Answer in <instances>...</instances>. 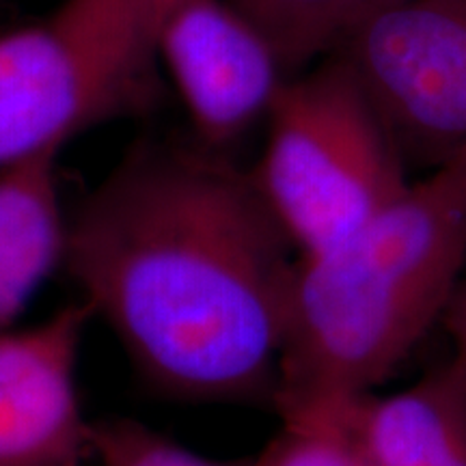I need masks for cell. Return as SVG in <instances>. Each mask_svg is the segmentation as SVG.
Listing matches in <instances>:
<instances>
[{
	"mask_svg": "<svg viewBox=\"0 0 466 466\" xmlns=\"http://www.w3.org/2000/svg\"><path fill=\"white\" fill-rule=\"evenodd\" d=\"M294 247L250 171L134 145L67 220L63 264L156 391L275 404Z\"/></svg>",
	"mask_w": 466,
	"mask_h": 466,
	"instance_id": "obj_1",
	"label": "cell"
},
{
	"mask_svg": "<svg viewBox=\"0 0 466 466\" xmlns=\"http://www.w3.org/2000/svg\"><path fill=\"white\" fill-rule=\"evenodd\" d=\"M464 275L466 154L296 259L272 404L281 421L335 417L376 393L442 322Z\"/></svg>",
	"mask_w": 466,
	"mask_h": 466,
	"instance_id": "obj_2",
	"label": "cell"
},
{
	"mask_svg": "<svg viewBox=\"0 0 466 466\" xmlns=\"http://www.w3.org/2000/svg\"><path fill=\"white\" fill-rule=\"evenodd\" d=\"M162 78L149 0H58L0 33V168L147 113Z\"/></svg>",
	"mask_w": 466,
	"mask_h": 466,
	"instance_id": "obj_3",
	"label": "cell"
},
{
	"mask_svg": "<svg viewBox=\"0 0 466 466\" xmlns=\"http://www.w3.org/2000/svg\"><path fill=\"white\" fill-rule=\"evenodd\" d=\"M250 177L299 258L348 238L410 184L391 132L341 55L285 80Z\"/></svg>",
	"mask_w": 466,
	"mask_h": 466,
	"instance_id": "obj_4",
	"label": "cell"
},
{
	"mask_svg": "<svg viewBox=\"0 0 466 466\" xmlns=\"http://www.w3.org/2000/svg\"><path fill=\"white\" fill-rule=\"evenodd\" d=\"M341 55L421 171L466 154V0H400L370 20Z\"/></svg>",
	"mask_w": 466,
	"mask_h": 466,
	"instance_id": "obj_5",
	"label": "cell"
},
{
	"mask_svg": "<svg viewBox=\"0 0 466 466\" xmlns=\"http://www.w3.org/2000/svg\"><path fill=\"white\" fill-rule=\"evenodd\" d=\"M149 20L162 74L199 147L225 154L266 124L289 76L229 0H149Z\"/></svg>",
	"mask_w": 466,
	"mask_h": 466,
	"instance_id": "obj_6",
	"label": "cell"
},
{
	"mask_svg": "<svg viewBox=\"0 0 466 466\" xmlns=\"http://www.w3.org/2000/svg\"><path fill=\"white\" fill-rule=\"evenodd\" d=\"M93 316L63 307L28 329L0 333V466H80L93 428L78 395V354Z\"/></svg>",
	"mask_w": 466,
	"mask_h": 466,
	"instance_id": "obj_7",
	"label": "cell"
},
{
	"mask_svg": "<svg viewBox=\"0 0 466 466\" xmlns=\"http://www.w3.org/2000/svg\"><path fill=\"white\" fill-rule=\"evenodd\" d=\"M335 417L374 466H466V380L456 359L400 391L367 395Z\"/></svg>",
	"mask_w": 466,
	"mask_h": 466,
	"instance_id": "obj_8",
	"label": "cell"
},
{
	"mask_svg": "<svg viewBox=\"0 0 466 466\" xmlns=\"http://www.w3.org/2000/svg\"><path fill=\"white\" fill-rule=\"evenodd\" d=\"M58 154L0 168V333L63 264L67 223L56 182Z\"/></svg>",
	"mask_w": 466,
	"mask_h": 466,
	"instance_id": "obj_9",
	"label": "cell"
},
{
	"mask_svg": "<svg viewBox=\"0 0 466 466\" xmlns=\"http://www.w3.org/2000/svg\"><path fill=\"white\" fill-rule=\"evenodd\" d=\"M296 76L343 50L378 14L400 0H229Z\"/></svg>",
	"mask_w": 466,
	"mask_h": 466,
	"instance_id": "obj_10",
	"label": "cell"
},
{
	"mask_svg": "<svg viewBox=\"0 0 466 466\" xmlns=\"http://www.w3.org/2000/svg\"><path fill=\"white\" fill-rule=\"evenodd\" d=\"M247 466H374L339 417L283 421L281 432Z\"/></svg>",
	"mask_w": 466,
	"mask_h": 466,
	"instance_id": "obj_11",
	"label": "cell"
},
{
	"mask_svg": "<svg viewBox=\"0 0 466 466\" xmlns=\"http://www.w3.org/2000/svg\"><path fill=\"white\" fill-rule=\"evenodd\" d=\"M93 458L100 466H247L209 460L130 419L96 423Z\"/></svg>",
	"mask_w": 466,
	"mask_h": 466,
	"instance_id": "obj_12",
	"label": "cell"
},
{
	"mask_svg": "<svg viewBox=\"0 0 466 466\" xmlns=\"http://www.w3.org/2000/svg\"><path fill=\"white\" fill-rule=\"evenodd\" d=\"M442 324L450 330L453 348H456L453 359L458 360L466 380V275L460 281L453 299L450 300V307H447L445 316H442Z\"/></svg>",
	"mask_w": 466,
	"mask_h": 466,
	"instance_id": "obj_13",
	"label": "cell"
}]
</instances>
